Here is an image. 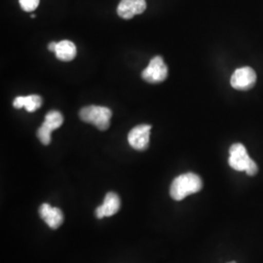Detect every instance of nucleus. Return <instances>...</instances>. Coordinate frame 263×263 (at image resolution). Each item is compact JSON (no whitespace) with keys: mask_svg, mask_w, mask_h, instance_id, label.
<instances>
[{"mask_svg":"<svg viewBox=\"0 0 263 263\" xmlns=\"http://www.w3.org/2000/svg\"><path fill=\"white\" fill-rule=\"evenodd\" d=\"M79 117L85 123L94 125L99 130L106 131L110 125L112 111L105 106L88 105L80 109Z\"/></svg>","mask_w":263,"mask_h":263,"instance_id":"3","label":"nucleus"},{"mask_svg":"<svg viewBox=\"0 0 263 263\" xmlns=\"http://www.w3.org/2000/svg\"><path fill=\"white\" fill-rule=\"evenodd\" d=\"M256 82V73L250 66L238 68L231 76L230 84L236 90L247 91L254 87Z\"/></svg>","mask_w":263,"mask_h":263,"instance_id":"6","label":"nucleus"},{"mask_svg":"<svg viewBox=\"0 0 263 263\" xmlns=\"http://www.w3.org/2000/svg\"><path fill=\"white\" fill-rule=\"evenodd\" d=\"M203 187L201 178L194 173L182 174L173 180L170 195L176 201H181L188 195L197 193Z\"/></svg>","mask_w":263,"mask_h":263,"instance_id":"1","label":"nucleus"},{"mask_svg":"<svg viewBox=\"0 0 263 263\" xmlns=\"http://www.w3.org/2000/svg\"><path fill=\"white\" fill-rule=\"evenodd\" d=\"M141 76L151 84L161 83L168 77V66L164 63L162 57H154L151 59L146 68L142 70Z\"/></svg>","mask_w":263,"mask_h":263,"instance_id":"5","label":"nucleus"},{"mask_svg":"<svg viewBox=\"0 0 263 263\" xmlns=\"http://www.w3.org/2000/svg\"><path fill=\"white\" fill-rule=\"evenodd\" d=\"M57 44H58V42H50V43H49V45H48V50H49L50 52H54V53H55V51H56Z\"/></svg>","mask_w":263,"mask_h":263,"instance_id":"14","label":"nucleus"},{"mask_svg":"<svg viewBox=\"0 0 263 263\" xmlns=\"http://www.w3.org/2000/svg\"><path fill=\"white\" fill-rule=\"evenodd\" d=\"M13 105L17 109L25 107V109L28 112H34L38 108L41 107L42 99L38 95H29L26 97L20 96L14 100Z\"/></svg>","mask_w":263,"mask_h":263,"instance_id":"11","label":"nucleus"},{"mask_svg":"<svg viewBox=\"0 0 263 263\" xmlns=\"http://www.w3.org/2000/svg\"><path fill=\"white\" fill-rule=\"evenodd\" d=\"M121 200L115 192H108L104 197V203L96 209V217L101 219L105 216H112L119 212Z\"/></svg>","mask_w":263,"mask_h":263,"instance_id":"9","label":"nucleus"},{"mask_svg":"<svg viewBox=\"0 0 263 263\" xmlns=\"http://www.w3.org/2000/svg\"><path fill=\"white\" fill-rule=\"evenodd\" d=\"M39 216L52 229H57L64 222L63 212L59 208L52 207L47 203L39 207Z\"/></svg>","mask_w":263,"mask_h":263,"instance_id":"10","label":"nucleus"},{"mask_svg":"<svg viewBox=\"0 0 263 263\" xmlns=\"http://www.w3.org/2000/svg\"><path fill=\"white\" fill-rule=\"evenodd\" d=\"M64 123V116L58 110H51L46 114L44 122L38 128L37 138L44 145H48L51 141L52 132L59 129Z\"/></svg>","mask_w":263,"mask_h":263,"instance_id":"4","label":"nucleus"},{"mask_svg":"<svg viewBox=\"0 0 263 263\" xmlns=\"http://www.w3.org/2000/svg\"><path fill=\"white\" fill-rule=\"evenodd\" d=\"M228 263H236V262H234V261H232V262H228Z\"/></svg>","mask_w":263,"mask_h":263,"instance_id":"15","label":"nucleus"},{"mask_svg":"<svg viewBox=\"0 0 263 263\" xmlns=\"http://www.w3.org/2000/svg\"><path fill=\"white\" fill-rule=\"evenodd\" d=\"M40 0H19L20 6L25 12H32L36 9Z\"/></svg>","mask_w":263,"mask_h":263,"instance_id":"13","label":"nucleus"},{"mask_svg":"<svg viewBox=\"0 0 263 263\" xmlns=\"http://www.w3.org/2000/svg\"><path fill=\"white\" fill-rule=\"evenodd\" d=\"M229 166L238 172H246L249 176H255L258 167L252 159L242 143H234L229 149Z\"/></svg>","mask_w":263,"mask_h":263,"instance_id":"2","label":"nucleus"},{"mask_svg":"<svg viewBox=\"0 0 263 263\" xmlns=\"http://www.w3.org/2000/svg\"><path fill=\"white\" fill-rule=\"evenodd\" d=\"M151 131V125L141 124L136 126L128 134L129 144L136 151H145L149 145Z\"/></svg>","mask_w":263,"mask_h":263,"instance_id":"7","label":"nucleus"},{"mask_svg":"<svg viewBox=\"0 0 263 263\" xmlns=\"http://www.w3.org/2000/svg\"><path fill=\"white\" fill-rule=\"evenodd\" d=\"M146 9L145 0H121L117 7V14L124 20H130L142 14Z\"/></svg>","mask_w":263,"mask_h":263,"instance_id":"8","label":"nucleus"},{"mask_svg":"<svg viewBox=\"0 0 263 263\" xmlns=\"http://www.w3.org/2000/svg\"><path fill=\"white\" fill-rule=\"evenodd\" d=\"M57 59L62 62H70L76 57V44L69 40L58 42L56 51Z\"/></svg>","mask_w":263,"mask_h":263,"instance_id":"12","label":"nucleus"}]
</instances>
